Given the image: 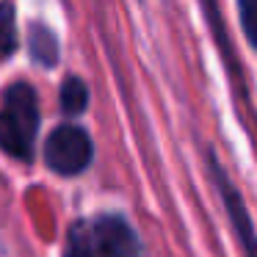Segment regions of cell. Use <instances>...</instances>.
<instances>
[{
  "mask_svg": "<svg viewBox=\"0 0 257 257\" xmlns=\"http://www.w3.org/2000/svg\"><path fill=\"white\" fill-rule=\"evenodd\" d=\"M91 240H94L97 257H141L144 246H141L136 229L116 213H105V216L91 221Z\"/></svg>",
  "mask_w": 257,
  "mask_h": 257,
  "instance_id": "obj_4",
  "label": "cell"
},
{
  "mask_svg": "<svg viewBox=\"0 0 257 257\" xmlns=\"http://www.w3.org/2000/svg\"><path fill=\"white\" fill-rule=\"evenodd\" d=\"M94 158L91 136L80 124H58L45 141V163L61 177H75L86 172Z\"/></svg>",
  "mask_w": 257,
  "mask_h": 257,
  "instance_id": "obj_2",
  "label": "cell"
},
{
  "mask_svg": "<svg viewBox=\"0 0 257 257\" xmlns=\"http://www.w3.org/2000/svg\"><path fill=\"white\" fill-rule=\"evenodd\" d=\"M17 50V12L12 0L0 3V56L9 58Z\"/></svg>",
  "mask_w": 257,
  "mask_h": 257,
  "instance_id": "obj_7",
  "label": "cell"
},
{
  "mask_svg": "<svg viewBox=\"0 0 257 257\" xmlns=\"http://www.w3.org/2000/svg\"><path fill=\"white\" fill-rule=\"evenodd\" d=\"M238 17H240L243 36L257 50V0H238Z\"/></svg>",
  "mask_w": 257,
  "mask_h": 257,
  "instance_id": "obj_8",
  "label": "cell"
},
{
  "mask_svg": "<svg viewBox=\"0 0 257 257\" xmlns=\"http://www.w3.org/2000/svg\"><path fill=\"white\" fill-rule=\"evenodd\" d=\"M205 158H207L210 180H213V185H216V194L224 205V213H227L229 224H232V232H235V238H238L240 249H243L246 257H257V229H254V221H251V216H249V207H246L243 196L235 188V183L227 174V169L218 163L216 152L207 150Z\"/></svg>",
  "mask_w": 257,
  "mask_h": 257,
  "instance_id": "obj_3",
  "label": "cell"
},
{
  "mask_svg": "<svg viewBox=\"0 0 257 257\" xmlns=\"http://www.w3.org/2000/svg\"><path fill=\"white\" fill-rule=\"evenodd\" d=\"M28 47H31V58L42 67H56L58 61V39L47 25L34 23L31 25V36H28Z\"/></svg>",
  "mask_w": 257,
  "mask_h": 257,
  "instance_id": "obj_5",
  "label": "cell"
},
{
  "mask_svg": "<svg viewBox=\"0 0 257 257\" xmlns=\"http://www.w3.org/2000/svg\"><path fill=\"white\" fill-rule=\"evenodd\" d=\"M39 133V102L28 83H14L0 105V147L17 161H34Z\"/></svg>",
  "mask_w": 257,
  "mask_h": 257,
  "instance_id": "obj_1",
  "label": "cell"
},
{
  "mask_svg": "<svg viewBox=\"0 0 257 257\" xmlns=\"http://www.w3.org/2000/svg\"><path fill=\"white\" fill-rule=\"evenodd\" d=\"M58 102H61V111L67 116H78L89 108V86L78 78V75H69L61 86V94H58Z\"/></svg>",
  "mask_w": 257,
  "mask_h": 257,
  "instance_id": "obj_6",
  "label": "cell"
}]
</instances>
